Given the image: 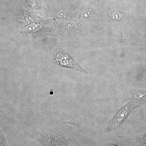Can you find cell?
<instances>
[{
    "instance_id": "obj_2",
    "label": "cell",
    "mask_w": 146,
    "mask_h": 146,
    "mask_svg": "<svg viewBox=\"0 0 146 146\" xmlns=\"http://www.w3.org/2000/svg\"><path fill=\"white\" fill-rule=\"evenodd\" d=\"M132 109L129 102L122 107L110 121L106 129V132H111L119 127L130 114Z\"/></svg>"
},
{
    "instance_id": "obj_5",
    "label": "cell",
    "mask_w": 146,
    "mask_h": 146,
    "mask_svg": "<svg viewBox=\"0 0 146 146\" xmlns=\"http://www.w3.org/2000/svg\"><path fill=\"white\" fill-rule=\"evenodd\" d=\"M0 146H9L8 143L6 140L5 136L1 129V143Z\"/></svg>"
},
{
    "instance_id": "obj_3",
    "label": "cell",
    "mask_w": 146,
    "mask_h": 146,
    "mask_svg": "<svg viewBox=\"0 0 146 146\" xmlns=\"http://www.w3.org/2000/svg\"><path fill=\"white\" fill-rule=\"evenodd\" d=\"M54 61L56 65L61 67L70 68L84 74L89 73L82 69L69 54L65 52H57L55 55Z\"/></svg>"
},
{
    "instance_id": "obj_1",
    "label": "cell",
    "mask_w": 146,
    "mask_h": 146,
    "mask_svg": "<svg viewBox=\"0 0 146 146\" xmlns=\"http://www.w3.org/2000/svg\"><path fill=\"white\" fill-rule=\"evenodd\" d=\"M69 123H42L33 131L31 138L42 146L69 145L70 140L66 127Z\"/></svg>"
},
{
    "instance_id": "obj_4",
    "label": "cell",
    "mask_w": 146,
    "mask_h": 146,
    "mask_svg": "<svg viewBox=\"0 0 146 146\" xmlns=\"http://www.w3.org/2000/svg\"><path fill=\"white\" fill-rule=\"evenodd\" d=\"M131 94L129 103L132 109L146 105V90L137 89L129 86Z\"/></svg>"
}]
</instances>
